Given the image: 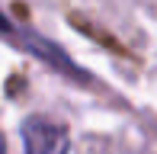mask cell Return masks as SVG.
<instances>
[{"label":"cell","instance_id":"2","mask_svg":"<svg viewBox=\"0 0 157 154\" xmlns=\"http://www.w3.org/2000/svg\"><path fill=\"white\" fill-rule=\"evenodd\" d=\"M0 154H6V141H3V135H0Z\"/></svg>","mask_w":157,"mask_h":154},{"label":"cell","instance_id":"1","mask_svg":"<svg viewBox=\"0 0 157 154\" xmlns=\"http://www.w3.org/2000/svg\"><path fill=\"white\" fill-rule=\"evenodd\" d=\"M23 141H26V154H67L71 148L67 129L45 116H32L23 122Z\"/></svg>","mask_w":157,"mask_h":154}]
</instances>
